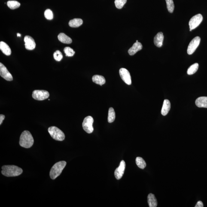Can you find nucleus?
Returning a JSON list of instances; mask_svg holds the SVG:
<instances>
[{"instance_id": "obj_1", "label": "nucleus", "mask_w": 207, "mask_h": 207, "mask_svg": "<svg viewBox=\"0 0 207 207\" xmlns=\"http://www.w3.org/2000/svg\"><path fill=\"white\" fill-rule=\"evenodd\" d=\"M2 173L7 177L18 176L23 172V170L15 165H4L2 167Z\"/></svg>"}, {"instance_id": "obj_2", "label": "nucleus", "mask_w": 207, "mask_h": 207, "mask_svg": "<svg viewBox=\"0 0 207 207\" xmlns=\"http://www.w3.org/2000/svg\"><path fill=\"white\" fill-rule=\"evenodd\" d=\"M34 143V138L30 132L27 130L24 131L20 135L19 144L25 148H30Z\"/></svg>"}, {"instance_id": "obj_3", "label": "nucleus", "mask_w": 207, "mask_h": 207, "mask_svg": "<svg viewBox=\"0 0 207 207\" xmlns=\"http://www.w3.org/2000/svg\"><path fill=\"white\" fill-rule=\"evenodd\" d=\"M66 165L65 161H60L57 162L53 165L51 169L50 177L52 180L55 179L60 175Z\"/></svg>"}, {"instance_id": "obj_4", "label": "nucleus", "mask_w": 207, "mask_h": 207, "mask_svg": "<svg viewBox=\"0 0 207 207\" xmlns=\"http://www.w3.org/2000/svg\"><path fill=\"white\" fill-rule=\"evenodd\" d=\"M48 131L51 136L56 141H62L65 139V134L56 127H50L48 128Z\"/></svg>"}, {"instance_id": "obj_5", "label": "nucleus", "mask_w": 207, "mask_h": 207, "mask_svg": "<svg viewBox=\"0 0 207 207\" xmlns=\"http://www.w3.org/2000/svg\"><path fill=\"white\" fill-rule=\"evenodd\" d=\"M94 120L93 117L88 116L84 119L82 123L83 129L88 134L92 133L94 130L93 126Z\"/></svg>"}, {"instance_id": "obj_6", "label": "nucleus", "mask_w": 207, "mask_h": 207, "mask_svg": "<svg viewBox=\"0 0 207 207\" xmlns=\"http://www.w3.org/2000/svg\"><path fill=\"white\" fill-rule=\"evenodd\" d=\"M202 20H203V17L202 15L201 14H198L192 17L189 23L190 31H191L193 30L197 27L202 23Z\"/></svg>"}, {"instance_id": "obj_7", "label": "nucleus", "mask_w": 207, "mask_h": 207, "mask_svg": "<svg viewBox=\"0 0 207 207\" xmlns=\"http://www.w3.org/2000/svg\"><path fill=\"white\" fill-rule=\"evenodd\" d=\"M49 96L48 92L43 90H34L32 95V98L38 101L44 100L48 98Z\"/></svg>"}, {"instance_id": "obj_8", "label": "nucleus", "mask_w": 207, "mask_h": 207, "mask_svg": "<svg viewBox=\"0 0 207 207\" xmlns=\"http://www.w3.org/2000/svg\"><path fill=\"white\" fill-rule=\"evenodd\" d=\"M201 38L200 37H196L192 40L189 44L187 48V53L188 55L193 54L196 50L200 44Z\"/></svg>"}, {"instance_id": "obj_9", "label": "nucleus", "mask_w": 207, "mask_h": 207, "mask_svg": "<svg viewBox=\"0 0 207 207\" xmlns=\"http://www.w3.org/2000/svg\"><path fill=\"white\" fill-rule=\"evenodd\" d=\"M120 74L122 79L126 84L129 85L131 84V77L128 70L126 68H121L120 70Z\"/></svg>"}, {"instance_id": "obj_10", "label": "nucleus", "mask_w": 207, "mask_h": 207, "mask_svg": "<svg viewBox=\"0 0 207 207\" xmlns=\"http://www.w3.org/2000/svg\"><path fill=\"white\" fill-rule=\"evenodd\" d=\"M0 75L7 81L13 80V77L8 70L2 63H0Z\"/></svg>"}, {"instance_id": "obj_11", "label": "nucleus", "mask_w": 207, "mask_h": 207, "mask_svg": "<svg viewBox=\"0 0 207 207\" xmlns=\"http://www.w3.org/2000/svg\"><path fill=\"white\" fill-rule=\"evenodd\" d=\"M24 41L25 43V47L27 50H32L35 48L36 44L35 41L32 37L29 35H26L24 37Z\"/></svg>"}, {"instance_id": "obj_12", "label": "nucleus", "mask_w": 207, "mask_h": 207, "mask_svg": "<svg viewBox=\"0 0 207 207\" xmlns=\"http://www.w3.org/2000/svg\"><path fill=\"white\" fill-rule=\"evenodd\" d=\"M126 168V163L124 161L122 160L120 166L115 171L114 175L117 180H120L123 177Z\"/></svg>"}, {"instance_id": "obj_13", "label": "nucleus", "mask_w": 207, "mask_h": 207, "mask_svg": "<svg viewBox=\"0 0 207 207\" xmlns=\"http://www.w3.org/2000/svg\"><path fill=\"white\" fill-rule=\"evenodd\" d=\"M142 45L140 42H135L132 47L128 50V53L131 56L134 55L138 51L142 49Z\"/></svg>"}, {"instance_id": "obj_14", "label": "nucleus", "mask_w": 207, "mask_h": 207, "mask_svg": "<svg viewBox=\"0 0 207 207\" xmlns=\"http://www.w3.org/2000/svg\"><path fill=\"white\" fill-rule=\"evenodd\" d=\"M163 39L164 35L163 33H158L154 37V43L155 45L159 48L161 47L163 45Z\"/></svg>"}, {"instance_id": "obj_15", "label": "nucleus", "mask_w": 207, "mask_h": 207, "mask_svg": "<svg viewBox=\"0 0 207 207\" xmlns=\"http://www.w3.org/2000/svg\"><path fill=\"white\" fill-rule=\"evenodd\" d=\"M195 104L199 108H207V97H200L196 99Z\"/></svg>"}, {"instance_id": "obj_16", "label": "nucleus", "mask_w": 207, "mask_h": 207, "mask_svg": "<svg viewBox=\"0 0 207 207\" xmlns=\"http://www.w3.org/2000/svg\"><path fill=\"white\" fill-rule=\"evenodd\" d=\"M171 108L170 102L169 100L165 99L164 101L163 106L161 110L162 115L165 116L169 113Z\"/></svg>"}, {"instance_id": "obj_17", "label": "nucleus", "mask_w": 207, "mask_h": 207, "mask_svg": "<svg viewBox=\"0 0 207 207\" xmlns=\"http://www.w3.org/2000/svg\"><path fill=\"white\" fill-rule=\"evenodd\" d=\"M0 49L6 55L9 56L11 54V49L8 45L4 41L0 42Z\"/></svg>"}, {"instance_id": "obj_18", "label": "nucleus", "mask_w": 207, "mask_h": 207, "mask_svg": "<svg viewBox=\"0 0 207 207\" xmlns=\"http://www.w3.org/2000/svg\"><path fill=\"white\" fill-rule=\"evenodd\" d=\"M58 39L63 44H70L72 42V40L66 34L61 33L58 35Z\"/></svg>"}, {"instance_id": "obj_19", "label": "nucleus", "mask_w": 207, "mask_h": 207, "mask_svg": "<svg viewBox=\"0 0 207 207\" xmlns=\"http://www.w3.org/2000/svg\"><path fill=\"white\" fill-rule=\"evenodd\" d=\"M147 200L149 206L150 207H156L157 205V199L154 195L150 193L148 195Z\"/></svg>"}, {"instance_id": "obj_20", "label": "nucleus", "mask_w": 207, "mask_h": 207, "mask_svg": "<svg viewBox=\"0 0 207 207\" xmlns=\"http://www.w3.org/2000/svg\"><path fill=\"white\" fill-rule=\"evenodd\" d=\"M92 80L94 83L101 86L105 84V77L101 75H95L93 76Z\"/></svg>"}, {"instance_id": "obj_21", "label": "nucleus", "mask_w": 207, "mask_h": 207, "mask_svg": "<svg viewBox=\"0 0 207 207\" xmlns=\"http://www.w3.org/2000/svg\"><path fill=\"white\" fill-rule=\"evenodd\" d=\"M83 21L80 19H74L70 21L69 25L71 27L77 28L79 27L83 24Z\"/></svg>"}, {"instance_id": "obj_22", "label": "nucleus", "mask_w": 207, "mask_h": 207, "mask_svg": "<svg viewBox=\"0 0 207 207\" xmlns=\"http://www.w3.org/2000/svg\"><path fill=\"white\" fill-rule=\"evenodd\" d=\"M7 5L9 8L13 10L20 7V4L17 1H7Z\"/></svg>"}, {"instance_id": "obj_23", "label": "nucleus", "mask_w": 207, "mask_h": 207, "mask_svg": "<svg viewBox=\"0 0 207 207\" xmlns=\"http://www.w3.org/2000/svg\"><path fill=\"white\" fill-rule=\"evenodd\" d=\"M115 118L116 114L114 109L110 108L109 110L108 122L109 123H112L114 121Z\"/></svg>"}, {"instance_id": "obj_24", "label": "nucleus", "mask_w": 207, "mask_h": 207, "mask_svg": "<svg viewBox=\"0 0 207 207\" xmlns=\"http://www.w3.org/2000/svg\"><path fill=\"white\" fill-rule=\"evenodd\" d=\"M199 68V64L195 63L193 64L189 68L187 71V74L188 75H192L195 74L198 71Z\"/></svg>"}, {"instance_id": "obj_25", "label": "nucleus", "mask_w": 207, "mask_h": 207, "mask_svg": "<svg viewBox=\"0 0 207 207\" xmlns=\"http://www.w3.org/2000/svg\"><path fill=\"white\" fill-rule=\"evenodd\" d=\"M135 161H136L137 166L140 169H143L146 166V163L145 160L142 158L140 157H137Z\"/></svg>"}, {"instance_id": "obj_26", "label": "nucleus", "mask_w": 207, "mask_h": 207, "mask_svg": "<svg viewBox=\"0 0 207 207\" xmlns=\"http://www.w3.org/2000/svg\"><path fill=\"white\" fill-rule=\"evenodd\" d=\"M167 8L169 12H173L175 8V5L173 0H166Z\"/></svg>"}, {"instance_id": "obj_27", "label": "nucleus", "mask_w": 207, "mask_h": 207, "mask_svg": "<svg viewBox=\"0 0 207 207\" xmlns=\"http://www.w3.org/2000/svg\"><path fill=\"white\" fill-rule=\"evenodd\" d=\"M64 52L66 56L68 57H71L75 54V52L72 48L70 47H65L64 49Z\"/></svg>"}, {"instance_id": "obj_28", "label": "nucleus", "mask_w": 207, "mask_h": 207, "mask_svg": "<svg viewBox=\"0 0 207 207\" xmlns=\"http://www.w3.org/2000/svg\"><path fill=\"white\" fill-rule=\"evenodd\" d=\"M127 0H115V4L116 7L118 9H121L126 3Z\"/></svg>"}, {"instance_id": "obj_29", "label": "nucleus", "mask_w": 207, "mask_h": 207, "mask_svg": "<svg viewBox=\"0 0 207 207\" xmlns=\"http://www.w3.org/2000/svg\"><path fill=\"white\" fill-rule=\"evenodd\" d=\"M44 16L47 20H51L53 18V14L52 11L50 9H47L45 12Z\"/></svg>"}, {"instance_id": "obj_30", "label": "nucleus", "mask_w": 207, "mask_h": 207, "mask_svg": "<svg viewBox=\"0 0 207 207\" xmlns=\"http://www.w3.org/2000/svg\"><path fill=\"white\" fill-rule=\"evenodd\" d=\"M53 57L55 60L59 62L62 59L63 56L60 51L56 50L53 53Z\"/></svg>"}, {"instance_id": "obj_31", "label": "nucleus", "mask_w": 207, "mask_h": 207, "mask_svg": "<svg viewBox=\"0 0 207 207\" xmlns=\"http://www.w3.org/2000/svg\"><path fill=\"white\" fill-rule=\"evenodd\" d=\"M195 207H203L204 205H203V204L202 203V202H201V201H199V202H197V203L196 204V205L195 206Z\"/></svg>"}, {"instance_id": "obj_32", "label": "nucleus", "mask_w": 207, "mask_h": 207, "mask_svg": "<svg viewBox=\"0 0 207 207\" xmlns=\"http://www.w3.org/2000/svg\"><path fill=\"white\" fill-rule=\"evenodd\" d=\"M5 118V116L4 115L1 114L0 115V125L2 124L3 121Z\"/></svg>"}, {"instance_id": "obj_33", "label": "nucleus", "mask_w": 207, "mask_h": 207, "mask_svg": "<svg viewBox=\"0 0 207 207\" xmlns=\"http://www.w3.org/2000/svg\"><path fill=\"white\" fill-rule=\"evenodd\" d=\"M17 36L18 37H20L21 36V34H20L18 33L17 34Z\"/></svg>"}, {"instance_id": "obj_34", "label": "nucleus", "mask_w": 207, "mask_h": 207, "mask_svg": "<svg viewBox=\"0 0 207 207\" xmlns=\"http://www.w3.org/2000/svg\"><path fill=\"white\" fill-rule=\"evenodd\" d=\"M136 42H138V41H136Z\"/></svg>"}]
</instances>
